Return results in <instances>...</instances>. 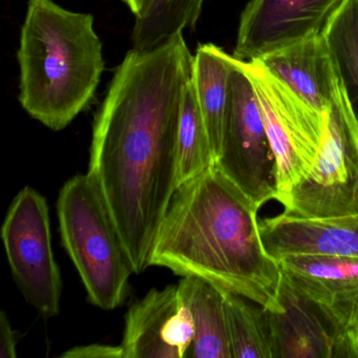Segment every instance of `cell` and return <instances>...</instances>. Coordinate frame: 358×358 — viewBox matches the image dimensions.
<instances>
[{
  "mask_svg": "<svg viewBox=\"0 0 358 358\" xmlns=\"http://www.w3.org/2000/svg\"><path fill=\"white\" fill-rule=\"evenodd\" d=\"M66 358H125L122 345H93L73 348L62 354Z\"/></svg>",
  "mask_w": 358,
  "mask_h": 358,
  "instance_id": "21",
  "label": "cell"
},
{
  "mask_svg": "<svg viewBox=\"0 0 358 358\" xmlns=\"http://www.w3.org/2000/svg\"><path fill=\"white\" fill-rule=\"evenodd\" d=\"M17 59L22 108L48 129L62 131L90 106L103 74L93 15L53 0H29Z\"/></svg>",
  "mask_w": 358,
  "mask_h": 358,
  "instance_id": "3",
  "label": "cell"
},
{
  "mask_svg": "<svg viewBox=\"0 0 358 358\" xmlns=\"http://www.w3.org/2000/svg\"><path fill=\"white\" fill-rule=\"evenodd\" d=\"M12 275L26 301L43 317L60 311L62 282L52 247L49 206L26 186L13 199L1 227Z\"/></svg>",
  "mask_w": 358,
  "mask_h": 358,
  "instance_id": "7",
  "label": "cell"
},
{
  "mask_svg": "<svg viewBox=\"0 0 358 358\" xmlns=\"http://www.w3.org/2000/svg\"><path fill=\"white\" fill-rule=\"evenodd\" d=\"M278 311H267L273 358H333V337L322 312L282 275Z\"/></svg>",
  "mask_w": 358,
  "mask_h": 358,
  "instance_id": "14",
  "label": "cell"
},
{
  "mask_svg": "<svg viewBox=\"0 0 358 358\" xmlns=\"http://www.w3.org/2000/svg\"><path fill=\"white\" fill-rule=\"evenodd\" d=\"M178 286L194 320V338L189 358H234L224 291L196 276H183Z\"/></svg>",
  "mask_w": 358,
  "mask_h": 358,
  "instance_id": "16",
  "label": "cell"
},
{
  "mask_svg": "<svg viewBox=\"0 0 358 358\" xmlns=\"http://www.w3.org/2000/svg\"><path fill=\"white\" fill-rule=\"evenodd\" d=\"M224 301L234 358H273L266 310L227 291H224Z\"/></svg>",
  "mask_w": 358,
  "mask_h": 358,
  "instance_id": "18",
  "label": "cell"
},
{
  "mask_svg": "<svg viewBox=\"0 0 358 358\" xmlns=\"http://www.w3.org/2000/svg\"><path fill=\"white\" fill-rule=\"evenodd\" d=\"M267 252L280 261L292 255H329L358 259V213L305 219L280 213L259 221Z\"/></svg>",
  "mask_w": 358,
  "mask_h": 358,
  "instance_id": "12",
  "label": "cell"
},
{
  "mask_svg": "<svg viewBox=\"0 0 358 358\" xmlns=\"http://www.w3.org/2000/svg\"><path fill=\"white\" fill-rule=\"evenodd\" d=\"M236 62L252 83L275 158L278 201L311 171L322 148L328 110L310 106L259 60Z\"/></svg>",
  "mask_w": 358,
  "mask_h": 358,
  "instance_id": "6",
  "label": "cell"
},
{
  "mask_svg": "<svg viewBox=\"0 0 358 358\" xmlns=\"http://www.w3.org/2000/svg\"><path fill=\"white\" fill-rule=\"evenodd\" d=\"M192 313L178 285L152 289L125 315V358H189Z\"/></svg>",
  "mask_w": 358,
  "mask_h": 358,
  "instance_id": "11",
  "label": "cell"
},
{
  "mask_svg": "<svg viewBox=\"0 0 358 358\" xmlns=\"http://www.w3.org/2000/svg\"><path fill=\"white\" fill-rule=\"evenodd\" d=\"M282 275L322 312L333 337V358H358V259L292 255Z\"/></svg>",
  "mask_w": 358,
  "mask_h": 358,
  "instance_id": "9",
  "label": "cell"
},
{
  "mask_svg": "<svg viewBox=\"0 0 358 358\" xmlns=\"http://www.w3.org/2000/svg\"><path fill=\"white\" fill-rule=\"evenodd\" d=\"M234 60L221 152L215 164L261 208L275 200V158L252 83Z\"/></svg>",
  "mask_w": 358,
  "mask_h": 358,
  "instance_id": "8",
  "label": "cell"
},
{
  "mask_svg": "<svg viewBox=\"0 0 358 358\" xmlns=\"http://www.w3.org/2000/svg\"><path fill=\"white\" fill-rule=\"evenodd\" d=\"M257 60L322 113L330 108L343 85L322 34L312 35Z\"/></svg>",
  "mask_w": 358,
  "mask_h": 358,
  "instance_id": "13",
  "label": "cell"
},
{
  "mask_svg": "<svg viewBox=\"0 0 358 358\" xmlns=\"http://www.w3.org/2000/svg\"><path fill=\"white\" fill-rule=\"evenodd\" d=\"M215 163L192 78L186 90L180 122L178 186L204 173Z\"/></svg>",
  "mask_w": 358,
  "mask_h": 358,
  "instance_id": "20",
  "label": "cell"
},
{
  "mask_svg": "<svg viewBox=\"0 0 358 358\" xmlns=\"http://www.w3.org/2000/svg\"><path fill=\"white\" fill-rule=\"evenodd\" d=\"M123 1L129 7V9L131 10V13L135 16H138L141 13L143 8L145 7L148 0H123Z\"/></svg>",
  "mask_w": 358,
  "mask_h": 358,
  "instance_id": "23",
  "label": "cell"
},
{
  "mask_svg": "<svg viewBox=\"0 0 358 358\" xmlns=\"http://www.w3.org/2000/svg\"><path fill=\"white\" fill-rule=\"evenodd\" d=\"M194 55L183 33L129 52L93 127L89 173L118 228L135 274L178 188L179 129Z\"/></svg>",
  "mask_w": 358,
  "mask_h": 358,
  "instance_id": "1",
  "label": "cell"
},
{
  "mask_svg": "<svg viewBox=\"0 0 358 358\" xmlns=\"http://www.w3.org/2000/svg\"><path fill=\"white\" fill-rule=\"evenodd\" d=\"M206 0H148L141 13L135 16L133 43L146 50L194 30Z\"/></svg>",
  "mask_w": 358,
  "mask_h": 358,
  "instance_id": "17",
  "label": "cell"
},
{
  "mask_svg": "<svg viewBox=\"0 0 358 358\" xmlns=\"http://www.w3.org/2000/svg\"><path fill=\"white\" fill-rule=\"evenodd\" d=\"M62 244L96 307L114 310L129 294L135 273L118 228L89 173L66 182L57 200Z\"/></svg>",
  "mask_w": 358,
  "mask_h": 358,
  "instance_id": "4",
  "label": "cell"
},
{
  "mask_svg": "<svg viewBox=\"0 0 358 358\" xmlns=\"http://www.w3.org/2000/svg\"><path fill=\"white\" fill-rule=\"evenodd\" d=\"M20 334L13 330L5 311L0 312V358H16Z\"/></svg>",
  "mask_w": 358,
  "mask_h": 358,
  "instance_id": "22",
  "label": "cell"
},
{
  "mask_svg": "<svg viewBox=\"0 0 358 358\" xmlns=\"http://www.w3.org/2000/svg\"><path fill=\"white\" fill-rule=\"evenodd\" d=\"M234 56L213 43L200 45L192 62V83L217 162L222 148Z\"/></svg>",
  "mask_w": 358,
  "mask_h": 358,
  "instance_id": "15",
  "label": "cell"
},
{
  "mask_svg": "<svg viewBox=\"0 0 358 358\" xmlns=\"http://www.w3.org/2000/svg\"><path fill=\"white\" fill-rule=\"evenodd\" d=\"M259 209L213 164L178 186L150 266L203 278L267 311H278L282 267L264 246Z\"/></svg>",
  "mask_w": 358,
  "mask_h": 358,
  "instance_id": "2",
  "label": "cell"
},
{
  "mask_svg": "<svg viewBox=\"0 0 358 358\" xmlns=\"http://www.w3.org/2000/svg\"><path fill=\"white\" fill-rule=\"evenodd\" d=\"M284 213L329 219L358 213V117L343 83L327 112L322 148L310 173L278 199Z\"/></svg>",
  "mask_w": 358,
  "mask_h": 358,
  "instance_id": "5",
  "label": "cell"
},
{
  "mask_svg": "<svg viewBox=\"0 0 358 358\" xmlns=\"http://www.w3.org/2000/svg\"><path fill=\"white\" fill-rule=\"evenodd\" d=\"M322 34L358 117V0H345Z\"/></svg>",
  "mask_w": 358,
  "mask_h": 358,
  "instance_id": "19",
  "label": "cell"
},
{
  "mask_svg": "<svg viewBox=\"0 0 358 358\" xmlns=\"http://www.w3.org/2000/svg\"><path fill=\"white\" fill-rule=\"evenodd\" d=\"M345 0H250L241 15L234 57L259 59L322 34Z\"/></svg>",
  "mask_w": 358,
  "mask_h": 358,
  "instance_id": "10",
  "label": "cell"
}]
</instances>
